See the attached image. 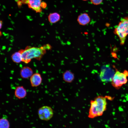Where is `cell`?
Here are the masks:
<instances>
[{
    "mask_svg": "<svg viewBox=\"0 0 128 128\" xmlns=\"http://www.w3.org/2000/svg\"><path fill=\"white\" fill-rule=\"evenodd\" d=\"M48 20L52 24L55 23L59 21L60 19V14L57 12H54L50 14L48 16Z\"/></svg>",
    "mask_w": 128,
    "mask_h": 128,
    "instance_id": "obj_12",
    "label": "cell"
},
{
    "mask_svg": "<svg viewBox=\"0 0 128 128\" xmlns=\"http://www.w3.org/2000/svg\"><path fill=\"white\" fill-rule=\"evenodd\" d=\"M30 82L32 87H37L40 85L42 81V78L40 74L37 73H35L30 77Z\"/></svg>",
    "mask_w": 128,
    "mask_h": 128,
    "instance_id": "obj_9",
    "label": "cell"
},
{
    "mask_svg": "<svg viewBox=\"0 0 128 128\" xmlns=\"http://www.w3.org/2000/svg\"><path fill=\"white\" fill-rule=\"evenodd\" d=\"M23 49H21L13 53L11 55L13 61L16 63H18L22 61V53Z\"/></svg>",
    "mask_w": 128,
    "mask_h": 128,
    "instance_id": "obj_13",
    "label": "cell"
},
{
    "mask_svg": "<svg viewBox=\"0 0 128 128\" xmlns=\"http://www.w3.org/2000/svg\"><path fill=\"white\" fill-rule=\"evenodd\" d=\"M90 106L88 116L93 119L101 116L106 110L107 104L105 97L99 96L90 102Z\"/></svg>",
    "mask_w": 128,
    "mask_h": 128,
    "instance_id": "obj_2",
    "label": "cell"
},
{
    "mask_svg": "<svg viewBox=\"0 0 128 128\" xmlns=\"http://www.w3.org/2000/svg\"><path fill=\"white\" fill-rule=\"evenodd\" d=\"M115 73L114 70L107 65H104L101 69L99 77L103 82H111Z\"/></svg>",
    "mask_w": 128,
    "mask_h": 128,
    "instance_id": "obj_5",
    "label": "cell"
},
{
    "mask_svg": "<svg viewBox=\"0 0 128 128\" xmlns=\"http://www.w3.org/2000/svg\"><path fill=\"white\" fill-rule=\"evenodd\" d=\"M32 69L30 67L25 66L23 67L21 70L20 75L23 78H27L30 77L33 74Z\"/></svg>",
    "mask_w": 128,
    "mask_h": 128,
    "instance_id": "obj_11",
    "label": "cell"
},
{
    "mask_svg": "<svg viewBox=\"0 0 128 128\" xmlns=\"http://www.w3.org/2000/svg\"><path fill=\"white\" fill-rule=\"evenodd\" d=\"M63 77L65 81L67 82H70L74 79V75L72 72L67 70L63 73Z\"/></svg>",
    "mask_w": 128,
    "mask_h": 128,
    "instance_id": "obj_14",
    "label": "cell"
},
{
    "mask_svg": "<svg viewBox=\"0 0 128 128\" xmlns=\"http://www.w3.org/2000/svg\"><path fill=\"white\" fill-rule=\"evenodd\" d=\"M38 113L39 119L45 121L50 120L53 115L52 109L48 106H43L40 108L38 110Z\"/></svg>",
    "mask_w": 128,
    "mask_h": 128,
    "instance_id": "obj_6",
    "label": "cell"
},
{
    "mask_svg": "<svg viewBox=\"0 0 128 128\" xmlns=\"http://www.w3.org/2000/svg\"><path fill=\"white\" fill-rule=\"evenodd\" d=\"M114 32L119 38L120 44H124L128 35V17L121 19L116 27Z\"/></svg>",
    "mask_w": 128,
    "mask_h": 128,
    "instance_id": "obj_3",
    "label": "cell"
},
{
    "mask_svg": "<svg viewBox=\"0 0 128 128\" xmlns=\"http://www.w3.org/2000/svg\"><path fill=\"white\" fill-rule=\"evenodd\" d=\"M47 6V4L45 2H42L41 4V6L42 8L45 9L46 7Z\"/></svg>",
    "mask_w": 128,
    "mask_h": 128,
    "instance_id": "obj_17",
    "label": "cell"
},
{
    "mask_svg": "<svg viewBox=\"0 0 128 128\" xmlns=\"http://www.w3.org/2000/svg\"><path fill=\"white\" fill-rule=\"evenodd\" d=\"M83 0V1H87V0Z\"/></svg>",
    "mask_w": 128,
    "mask_h": 128,
    "instance_id": "obj_20",
    "label": "cell"
},
{
    "mask_svg": "<svg viewBox=\"0 0 128 128\" xmlns=\"http://www.w3.org/2000/svg\"><path fill=\"white\" fill-rule=\"evenodd\" d=\"M0 29H1L2 26V22L1 20H0Z\"/></svg>",
    "mask_w": 128,
    "mask_h": 128,
    "instance_id": "obj_19",
    "label": "cell"
},
{
    "mask_svg": "<svg viewBox=\"0 0 128 128\" xmlns=\"http://www.w3.org/2000/svg\"><path fill=\"white\" fill-rule=\"evenodd\" d=\"M14 95L15 97L18 99L23 98L26 95V90L22 86L18 87L15 90Z\"/></svg>",
    "mask_w": 128,
    "mask_h": 128,
    "instance_id": "obj_10",
    "label": "cell"
},
{
    "mask_svg": "<svg viewBox=\"0 0 128 128\" xmlns=\"http://www.w3.org/2000/svg\"><path fill=\"white\" fill-rule=\"evenodd\" d=\"M77 20L79 25L84 26L89 23L91 21V18L87 13H83L81 14L78 16Z\"/></svg>",
    "mask_w": 128,
    "mask_h": 128,
    "instance_id": "obj_8",
    "label": "cell"
},
{
    "mask_svg": "<svg viewBox=\"0 0 128 128\" xmlns=\"http://www.w3.org/2000/svg\"><path fill=\"white\" fill-rule=\"evenodd\" d=\"M22 1L23 3L27 4L29 0H22Z\"/></svg>",
    "mask_w": 128,
    "mask_h": 128,
    "instance_id": "obj_18",
    "label": "cell"
},
{
    "mask_svg": "<svg viewBox=\"0 0 128 128\" xmlns=\"http://www.w3.org/2000/svg\"><path fill=\"white\" fill-rule=\"evenodd\" d=\"M41 0H29L28 5L29 8L37 13H40L42 11L41 6Z\"/></svg>",
    "mask_w": 128,
    "mask_h": 128,
    "instance_id": "obj_7",
    "label": "cell"
},
{
    "mask_svg": "<svg viewBox=\"0 0 128 128\" xmlns=\"http://www.w3.org/2000/svg\"><path fill=\"white\" fill-rule=\"evenodd\" d=\"M47 50H49V47L47 44L40 47L27 46L25 49H23L22 61L27 64L33 58L40 60L46 53Z\"/></svg>",
    "mask_w": 128,
    "mask_h": 128,
    "instance_id": "obj_1",
    "label": "cell"
},
{
    "mask_svg": "<svg viewBox=\"0 0 128 128\" xmlns=\"http://www.w3.org/2000/svg\"><path fill=\"white\" fill-rule=\"evenodd\" d=\"M128 72L125 70L121 73L116 70L111 81L112 85L116 89H119L123 85L126 84L128 80Z\"/></svg>",
    "mask_w": 128,
    "mask_h": 128,
    "instance_id": "obj_4",
    "label": "cell"
},
{
    "mask_svg": "<svg viewBox=\"0 0 128 128\" xmlns=\"http://www.w3.org/2000/svg\"><path fill=\"white\" fill-rule=\"evenodd\" d=\"M10 124L8 120L3 118L0 119V128H9Z\"/></svg>",
    "mask_w": 128,
    "mask_h": 128,
    "instance_id": "obj_15",
    "label": "cell"
},
{
    "mask_svg": "<svg viewBox=\"0 0 128 128\" xmlns=\"http://www.w3.org/2000/svg\"><path fill=\"white\" fill-rule=\"evenodd\" d=\"M91 3L95 5H98L100 4L103 0H90Z\"/></svg>",
    "mask_w": 128,
    "mask_h": 128,
    "instance_id": "obj_16",
    "label": "cell"
}]
</instances>
